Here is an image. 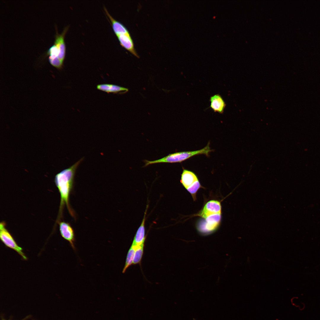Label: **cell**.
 <instances>
[{"label": "cell", "mask_w": 320, "mask_h": 320, "mask_svg": "<svg viewBox=\"0 0 320 320\" xmlns=\"http://www.w3.org/2000/svg\"><path fill=\"white\" fill-rule=\"evenodd\" d=\"M83 160V158H81L69 167L57 173L55 176V183L59 190L60 197L57 223L60 221L65 206L71 216L76 218L75 213L70 204L69 198L73 187L76 169Z\"/></svg>", "instance_id": "6da1fadb"}, {"label": "cell", "mask_w": 320, "mask_h": 320, "mask_svg": "<svg viewBox=\"0 0 320 320\" xmlns=\"http://www.w3.org/2000/svg\"><path fill=\"white\" fill-rule=\"evenodd\" d=\"M209 143L203 148L198 150L182 151L170 153L161 159L152 161L147 160H144V167L149 165L159 163H175L181 162L186 159L196 155L204 154L209 156V153L213 151L211 149Z\"/></svg>", "instance_id": "7a4b0ae2"}, {"label": "cell", "mask_w": 320, "mask_h": 320, "mask_svg": "<svg viewBox=\"0 0 320 320\" xmlns=\"http://www.w3.org/2000/svg\"><path fill=\"white\" fill-rule=\"evenodd\" d=\"M221 219V214H213L206 218H202L197 223V229L202 235L210 234L217 230L220 224Z\"/></svg>", "instance_id": "3957f363"}, {"label": "cell", "mask_w": 320, "mask_h": 320, "mask_svg": "<svg viewBox=\"0 0 320 320\" xmlns=\"http://www.w3.org/2000/svg\"><path fill=\"white\" fill-rule=\"evenodd\" d=\"M0 238L5 245L17 252L24 260H27V257L23 252L22 248L18 245L15 239L6 228L4 222L0 224Z\"/></svg>", "instance_id": "277c9868"}, {"label": "cell", "mask_w": 320, "mask_h": 320, "mask_svg": "<svg viewBox=\"0 0 320 320\" xmlns=\"http://www.w3.org/2000/svg\"><path fill=\"white\" fill-rule=\"evenodd\" d=\"M221 206L220 202L215 200H210L207 202L203 208L195 216L205 218L208 216L214 214H221Z\"/></svg>", "instance_id": "5b68a950"}, {"label": "cell", "mask_w": 320, "mask_h": 320, "mask_svg": "<svg viewBox=\"0 0 320 320\" xmlns=\"http://www.w3.org/2000/svg\"><path fill=\"white\" fill-rule=\"evenodd\" d=\"M59 224L61 235L69 242L72 248L76 252L75 234L73 228L69 223L65 221H60Z\"/></svg>", "instance_id": "8992f818"}, {"label": "cell", "mask_w": 320, "mask_h": 320, "mask_svg": "<svg viewBox=\"0 0 320 320\" xmlns=\"http://www.w3.org/2000/svg\"><path fill=\"white\" fill-rule=\"evenodd\" d=\"M55 28L56 32L55 35L54 44L57 47L58 51V58L63 62L65 57V47L64 37L68 30V27H65L62 33L60 34L58 33L57 30V28Z\"/></svg>", "instance_id": "52a82bcc"}, {"label": "cell", "mask_w": 320, "mask_h": 320, "mask_svg": "<svg viewBox=\"0 0 320 320\" xmlns=\"http://www.w3.org/2000/svg\"><path fill=\"white\" fill-rule=\"evenodd\" d=\"M148 207V205H147L142 221L136 232L132 244L136 247L145 244L146 238L145 234V223Z\"/></svg>", "instance_id": "ba28073f"}, {"label": "cell", "mask_w": 320, "mask_h": 320, "mask_svg": "<svg viewBox=\"0 0 320 320\" xmlns=\"http://www.w3.org/2000/svg\"><path fill=\"white\" fill-rule=\"evenodd\" d=\"M209 108L215 112L220 114L223 113L226 104L222 96L219 94H215L210 97Z\"/></svg>", "instance_id": "9c48e42d"}, {"label": "cell", "mask_w": 320, "mask_h": 320, "mask_svg": "<svg viewBox=\"0 0 320 320\" xmlns=\"http://www.w3.org/2000/svg\"><path fill=\"white\" fill-rule=\"evenodd\" d=\"M117 36L121 46L133 55L139 57L135 49L133 41L130 34H122L117 35Z\"/></svg>", "instance_id": "30bf717a"}, {"label": "cell", "mask_w": 320, "mask_h": 320, "mask_svg": "<svg viewBox=\"0 0 320 320\" xmlns=\"http://www.w3.org/2000/svg\"><path fill=\"white\" fill-rule=\"evenodd\" d=\"M198 180L199 179L197 175L194 172L183 169L181 175L180 182L186 189Z\"/></svg>", "instance_id": "8fae6325"}, {"label": "cell", "mask_w": 320, "mask_h": 320, "mask_svg": "<svg viewBox=\"0 0 320 320\" xmlns=\"http://www.w3.org/2000/svg\"><path fill=\"white\" fill-rule=\"evenodd\" d=\"M97 89L100 90L108 93L123 94L128 91L127 89L117 85L111 84H99L97 86Z\"/></svg>", "instance_id": "7c38bea8"}, {"label": "cell", "mask_w": 320, "mask_h": 320, "mask_svg": "<svg viewBox=\"0 0 320 320\" xmlns=\"http://www.w3.org/2000/svg\"><path fill=\"white\" fill-rule=\"evenodd\" d=\"M104 10L112 23L113 29L116 36L122 34H130L125 26L121 23L113 19L105 7L104 8Z\"/></svg>", "instance_id": "4fadbf2b"}, {"label": "cell", "mask_w": 320, "mask_h": 320, "mask_svg": "<svg viewBox=\"0 0 320 320\" xmlns=\"http://www.w3.org/2000/svg\"><path fill=\"white\" fill-rule=\"evenodd\" d=\"M137 247L132 244L127 255L125 263L122 273H124L127 268L132 265L135 252Z\"/></svg>", "instance_id": "5bb4252c"}, {"label": "cell", "mask_w": 320, "mask_h": 320, "mask_svg": "<svg viewBox=\"0 0 320 320\" xmlns=\"http://www.w3.org/2000/svg\"><path fill=\"white\" fill-rule=\"evenodd\" d=\"M145 244L137 247L134 256L132 264L141 265V262L143 254Z\"/></svg>", "instance_id": "9a60e30c"}, {"label": "cell", "mask_w": 320, "mask_h": 320, "mask_svg": "<svg viewBox=\"0 0 320 320\" xmlns=\"http://www.w3.org/2000/svg\"><path fill=\"white\" fill-rule=\"evenodd\" d=\"M200 188H204L201 185L199 180H198L186 189L191 195L194 201L196 199L197 193Z\"/></svg>", "instance_id": "2e32d148"}, {"label": "cell", "mask_w": 320, "mask_h": 320, "mask_svg": "<svg viewBox=\"0 0 320 320\" xmlns=\"http://www.w3.org/2000/svg\"><path fill=\"white\" fill-rule=\"evenodd\" d=\"M47 53L49 55L48 59H52L58 57V51L57 47L55 44L49 48Z\"/></svg>", "instance_id": "e0dca14e"}, {"label": "cell", "mask_w": 320, "mask_h": 320, "mask_svg": "<svg viewBox=\"0 0 320 320\" xmlns=\"http://www.w3.org/2000/svg\"><path fill=\"white\" fill-rule=\"evenodd\" d=\"M28 318H29V316H27V317H26V318H25L24 319H22V320H26ZM1 320H6L5 319H2Z\"/></svg>", "instance_id": "ac0fdd59"}, {"label": "cell", "mask_w": 320, "mask_h": 320, "mask_svg": "<svg viewBox=\"0 0 320 320\" xmlns=\"http://www.w3.org/2000/svg\"><path fill=\"white\" fill-rule=\"evenodd\" d=\"M194 320H195V319H194Z\"/></svg>", "instance_id": "d6986e66"}]
</instances>
